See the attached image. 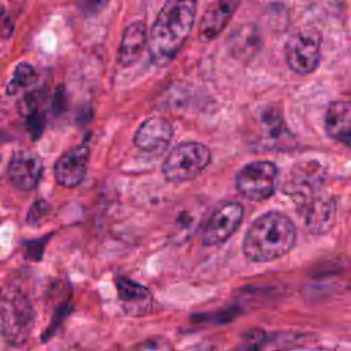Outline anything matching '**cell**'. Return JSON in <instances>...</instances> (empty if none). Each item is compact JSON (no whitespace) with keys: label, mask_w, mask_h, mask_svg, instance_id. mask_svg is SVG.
I'll list each match as a JSON object with an SVG mask.
<instances>
[{"label":"cell","mask_w":351,"mask_h":351,"mask_svg":"<svg viewBox=\"0 0 351 351\" xmlns=\"http://www.w3.org/2000/svg\"><path fill=\"white\" fill-rule=\"evenodd\" d=\"M196 10L197 0H165L147 43L156 66H166L178 55L193 29Z\"/></svg>","instance_id":"obj_1"},{"label":"cell","mask_w":351,"mask_h":351,"mask_svg":"<svg viewBox=\"0 0 351 351\" xmlns=\"http://www.w3.org/2000/svg\"><path fill=\"white\" fill-rule=\"evenodd\" d=\"M295 241L296 229L291 218L278 211H269L258 217L247 229L243 252L252 262H270L288 254Z\"/></svg>","instance_id":"obj_2"},{"label":"cell","mask_w":351,"mask_h":351,"mask_svg":"<svg viewBox=\"0 0 351 351\" xmlns=\"http://www.w3.org/2000/svg\"><path fill=\"white\" fill-rule=\"evenodd\" d=\"M34 308L18 288H7L0 295V328L3 337L14 346L23 344L34 325Z\"/></svg>","instance_id":"obj_3"},{"label":"cell","mask_w":351,"mask_h":351,"mask_svg":"<svg viewBox=\"0 0 351 351\" xmlns=\"http://www.w3.org/2000/svg\"><path fill=\"white\" fill-rule=\"evenodd\" d=\"M210 160L208 147L197 141H185L173 148L166 156L162 173L170 182L191 181L207 167Z\"/></svg>","instance_id":"obj_4"},{"label":"cell","mask_w":351,"mask_h":351,"mask_svg":"<svg viewBox=\"0 0 351 351\" xmlns=\"http://www.w3.org/2000/svg\"><path fill=\"white\" fill-rule=\"evenodd\" d=\"M321 33L310 26L292 33L284 47L285 60L289 69L300 75L315 71L321 60Z\"/></svg>","instance_id":"obj_5"},{"label":"cell","mask_w":351,"mask_h":351,"mask_svg":"<svg viewBox=\"0 0 351 351\" xmlns=\"http://www.w3.org/2000/svg\"><path fill=\"white\" fill-rule=\"evenodd\" d=\"M278 170L273 162L255 160L243 166L236 174V189L248 200L269 199L276 189Z\"/></svg>","instance_id":"obj_6"},{"label":"cell","mask_w":351,"mask_h":351,"mask_svg":"<svg viewBox=\"0 0 351 351\" xmlns=\"http://www.w3.org/2000/svg\"><path fill=\"white\" fill-rule=\"evenodd\" d=\"M295 206L311 233H326L335 223L336 202L322 188L295 200Z\"/></svg>","instance_id":"obj_7"},{"label":"cell","mask_w":351,"mask_h":351,"mask_svg":"<svg viewBox=\"0 0 351 351\" xmlns=\"http://www.w3.org/2000/svg\"><path fill=\"white\" fill-rule=\"evenodd\" d=\"M243 206L236 202H228L215 210L203 229V244L217 245L226 241L241 225Z\"/></svg>","instance_id":"obj_8"},{"label":"cell","mask_w":351,"mask_h":351,"mask_svg":"<svg viewBox=\"0 0 351 351\" xmlns=\"http://www.w3.org/2000/svg\"><path fill=\"white\" fill-rule=\"evenodd\" d=\"M89 162V147L81 144L67 149L53 166V176L59 185L74 188L84 180Z\"/></svg>","instance_id":"obj_9"},{"label":"cell","mask_w":351,"mask_h":351,"mask_svg":"<svg viewBox=\"0 0 351 351\" xmlns=\"http://www.w3.org/2000/svg\"><path fill=\"white\" fill-rule=\"evenodd\" d=\"M8 177L11 182L22 191L36 188L43 174V162L38 155L30 151H18L8 163Z\"/></svg>","instance_id":"obj_10"},{"label":"cell","mask_w":351,"mask_h":351,"mask_svg":"<svg viewBox=\"0 0 351 351\" xmlns=\"http://www.w3.org/2000/svg\"><path fill=\"white\" fill-rule=\"evenodd\" d=\"M173 137L171 123L162 117L144 121L134 134V145L145 152L159 154L167 148Z\"/></svg>","instance_id":"obj_11"},{"label":"cell","mask_w":351,"mask_h":351,"mask_svg":"<svg viewBox=\"0 0 351 351\" xmlns=\"http://www.w3.org/2000/svg\"><path fill=\"white\" fill-rule=\"evenodd\" d=\"M117 291L123 311L130 317H143L151 313L154 298L148 288L126 277L117 278Z\"/></svg>","instance_id":"obj_12"},{"label":"cell","mask_w":351,"mask_h":351,"mask_svg":"<svg viewBox=\"0 0 351 351\" xmlns=\"http://www.w3.org/2000/svg\"><path fill=\"white\" fill-rule=\"evenodd\" d=\"M241 0H215L207 7L199 23L200 41L214 40L229 23Z\"/></svg>","instance_id":"obj_13"},{"label":"cell","mask_w":351,"mask_h":351,"mask_svg":"<svg viewBox=\"0 0 351 351\" xmlns=\"http://www.w3.org/2000/svg\"><path fill=\"white\" fill-rule=\"evenodd\" d=\"M325 132L326 134L350 145L351 141V104L347 100H336L328 106L325 114Z\"/></svg>","instance_id":"obj_14"},{"label":"cell","mask_w":351,"mask_h":351,"mask_svg":"<svg viewBox=\"0 0 351 351\" xmlns=\"http://www.w3.org/2000/svg\"><path fill=\"white\" fill-rule=\"evenodd\" d=\"M148 43L147 27L141 21L130 23L121 38L118 49V60L122 66L133 64L143 53Z\"/></svg>","instance_id":"obj_15"},{"label":"cell","mask_w":351,"mask_h":351,"mask_svg":"<svg viewBox=\"0 0 351 351\" xmlns=\"http://www.w3.org/2000/svg\"><path fill=\"white\" fill-rule=\"evenodd\" d=\"M34 80H36L34 69L27 63H19L15 67L12 80L10 81V84L7 86V92L14 93V92H16V89L29 86L30 84L34 82Z\"/></svg>","instance_id":"obj_16"},{"label":"cell","mask_w":351,"mask_h":351,"mask_svg":"<svg viewBox=\"0 0 351 351\" xmlns=\"http://www.w3.org/2000/svg\"><path fill=\"white\" fill-rule=\"evenodd\" d=\"M267 339L265 333H252L245 337V340L233 351H267Z\"/></svg>","instance_id":"obj_17"},{"label":"cell","mask_w":351,"mask_h":351,"mask_svg":"<svg viewBox=\"0 0 351 351\" xmlns=\"http://www.w3.org/2000/svg\"><path fill=\"white\" fill-rule=\"evenodd\" d=\"M110 0H75V5L85 16L97 15L103 11Z\"/></svg>","instance_id":"obj_18"},{"label":"cell","mask_w":351,"mask_h":351,"mask_svg":"<svg viewBox=\"0 0 351 351\" xmlns=\"http://www.w3.org/2000/svg\"><path fill=\"white\" fill-rule=\"evenodd\" d=\"M130 351H174L171 344L163 339H149L137 346Z\"/></svg>","instance_id":"obj_19"},{"label":"cell","mask_w":351,"mask_h":351,"mask_svg":"<svg viewBox=\"0 0 351 351\" xmlns=\"http://www.w3.org/2000/svg\"><path fill=\"white\" fill-rule=\"evenodd\" d=\"M48 204H47V202H44V200H37L33 206H32V208H30V211H29V214H27V222L30 223V225H34V223H37V222H40L41 221V218L48 213Z\"/></svg>","instance_id":"obj_20"},{"label":"cell","mask_w":351,"mask_h":351,"mask_svg":"<svg viewBox=\"0 0 351 351\" xmlns=\"http://www.w3.org/2000/svg\"><path fill=\"white\" fill-rule=\"evenodd\" d=\"M11 30H12L11 23H10V21L5 16L4 8L0 5V36L5 37V36H8L11 33Z\"/></svg>","instance_id":"obj_21"}]
</instances>
